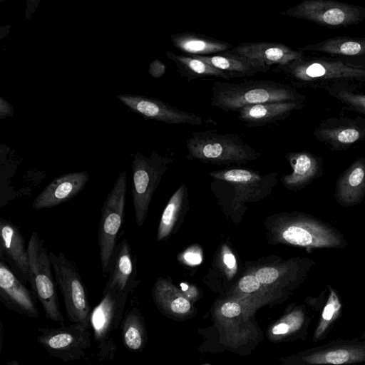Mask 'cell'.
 <instances>
[{
  "label": "cell",
  "mask_w": 365,
  "mask_h": 365,
  "mask_svg": "<svg viewBox=\"0 0 365 365\" xmlns=\"http://www.w3.org/2000/svg\"><path fill=\"white\" fill-rule=\"evenodd\" d=\"M211 91V105L225 112L238 111L250 105L299 101L301 98L292 88L272 80H249L239 83L215 81Z\"/></svg>",
  "instance_id": "obj_1"
},
{
  "label": "cell",
  "mask_w": 365,
  "mask_h": 365,
  "mask_svg": "<svg viewBox=\"0 0 365 365\" xmlns=\"http://www.w3.org/2000/svg\"><path fill=\"white\" fill-rule=\"evenodd\" d=\"M187 158L215 164L245 163L256 160L259 153L233 133L217 130L195 131L186 141Z\"/></svg>",
  "instance_id": "obj_2"
},
{
  "label": "cell",
  "mask_w": 365,
  "mask_h": 365,
  "mask_svg": "<svg viewBox=\"0 0 365 365\" xmlns=\"http://www.w3.org/2000/svg\"><path fill=\"white\" fill-rule=\"evenodd\" d=\"M280 242L296 245L311 252L315 249L345 248L347 240L329 223L304 213L286 215L278 228Z\"/></svg>",
  "instance_id": "obj_3"
},
{
  "label": "cell",
  "mask_w": 365,
  "mask_h": 365,
  "mask_svg": "<svg viewBox=\"0 0 365 365\" xmlns=\"http://www.w3.org/2000/svg\"><path fill=\"white\" fill-rule=\"evenodd\" d=\"M128 294L105 287L101 300L91 311L90 324L100 362L115 358L118 349L115 334L122 322Z\"/></svg>",
  "instance_id": "obj_4"
},
{
  "label": "cell",
  "mask_w": 365,
  "mask_h": 365,
  "mask_svg": "<svg viewBox=\"0 0 365 365\" xmlns=\"http://www.w3.org/2000/svg\"><path fill=\"white\" fill-rule=\"evenodd\" d=\"M29 261V284L35 298L43 307L46 317L63 325L56 287L51 271L49 255L43 240L33 232L27 246Z\"/></svg>",
  "instance_id": "obj_5"
},
{
  "label": "cell",
  "mask_w": 365,
  "mask_h": 365,
  "mask_svg": "<svg viewBox=\"0 0 365 365\" xmlns=\"http://www.w3.org/2000/svg\"><path fill=\"white\" fill-rule=\"evenodd\" d=\"M56 284L63 297L70 322L91 328V309L86 288L76 265L62 252L48 253Z\"/></svg>",
  "instance_id": "obj_6"
},
{
  "label": "cell",
  "mask_w": 365,
  "mask_h": 365,
  "mask_svg": "<svg viewBox=\"0 0 365 365\" xmlns=\"http://www.w3.org/2000/svg\"><path fill=\"white\" fill-rule=\"evenodd\" d=\"M127 188L126 171H122L103 202L98 230V245L102 272H108V265L117 245V237L121 228L125 205Z\"/></svg>",
  "instance_id": "obj_7"
},
{
  "label": "cell",
  "mask_w": 365,
  "mask_h": 365,
  "mask_svg": "<svg viewBox=\"0 0 365 365\" xmlns=\"http://www.w3.org/2000/svg\"><path fill=\"white\" fill-rule=\"evenodd\" d=\"M281 360L289 365L365 364V340L361 336L334 339Z\"/></svg>",
  "instance_id": "obj_8"
},
{
  "label": "cell",
  "mask_w": 365,
  "mask_h": 365,
  "mask_svg": "<svg viewBox=\"0 0 365 365\" xmlns=\"http://www.w3.org/2000/svg\"><path fill=\"white\" fill-rule=\"evenodd\" d=\"M172 160L153 153L150 157L137 153L132 162L131 194L137 225L145 222L153 195Z\"/></svg>",
  "instance_id": "obj_9"
},
{
  "label": "cell",
  "mask_w": 365,
  "mask_h": 365,
  "mask_svg": "<svg viewBox=\"0 0 365 365\" xmlns=\"http://www.w3.org/2000/svg\"><path fill=\"white\" fill-rule=\"evenodd\" d=\"M38 331L37 342L51 356L64 362L85 358L91 346L89 329L79 324L41 327Z\"/></svg>",
  "instance_id": "obj_10"
},
{
  "label": "cell",
  "mask_w": 365,
  "mask_h": 365,
  "mask_svg": "<svg viewBox=\"0 0 365 365\" xmlns=\"http://www.w3.org/2000/svg\"><path fill=\"white\" fill-rule=\"evenodd\" d=\"M273 72L283 74L293 83L317 80L365 77V69L341 61H306L302 58L278 66Z\"/></svg>",
  "instance_id": "obj_11"
},
{
  "label": "cell",
  "mask_w": 365,
  "mask_h": 365,
  "mask_svg": "<svg viewBox=\"0 0 365 365\" xmlns=\"http://www.w3.org/2000/svg\"><path fill=\"white\" fill-rule=\"evenodd\" d=\"M280 14L329 26H341L357 22L361 12L358 8L344 3L306 0Z\"/></svg>",
  "instance_id": "obj_12"
},
{
  "label": "cell",
  "mask_w": 365,
  "mask_h": 365,
  "mask_svg": "<svg viewBox=\"0 0 365 365\" xmlns=\"http://www.w3.org/2000/svg\"><path fill=\"white\" fill-rule=\"evenodd\" d=\"M324 296L309 298L304 304H293L268 330V336L274 341L303 340L309 329L324 305Z\"/></svg>",
  "instance_id": "obj_13"
},
{
  "label": "cell",
  "mask_w": 365,
  "mask_h": 365,
  "mask_svg": "<svg viewBox=\"0 0 365 365\" xmlns=\"http://www.w3.org/2000/svg\"><path fill=\"white\" fill-rule=\"evenodd\" d=\"M253 312L255 310L245 301L234 298L216 308L215 320L230 346L242 345L253 335V325L250 321Z\"/></svg>",
  "instance_id": "obj_14"
},
{
  "label": "cell",
  "mask_w": 365,
  "mask_h": 365,
  "mask_svg": "<svg viewBox=\"0 0 365 365\" xmlns=\"http://www.w3.org/2000/svg\"><path fill=\"white\" fill-rule=\"evenodd\" d=\"M0 301L13 312L34 319L38 317L36 299L32 291L2 258L0 260Z\"/></svg>",
  "instance_id": "obj_15"
},
{
  "label": "cell",
  "mask_w": 365,
  "mask_h": 365,
  "mask_svg": "<svg viewBox=\"0 0 365 365\" xmlns=\"http://www.w3.org/2000/svg\"><path fill=\"white\" fill-rule=\"evenodd\" d=\"M231 49L259 67L262 73L267 72L272 66L299 59L304 55L285 44L272 42L241 43Z\"/></svg>",
  "instance_id": "obj_16"
},
{
  "label": "cell",
  "mask_w": 365,
  "mask_h": 365,
  "mask_svg": "<svg viewBox=\"0 0 365 365\" xmlns=\"http://www.w3.org/2000/svg\"><path fill=\"white\" fill-rule=\"evenodd\" d=\"M118 98L131 109L153 120L168 124L200 125L202 119L193 113L182 110L154 98L120 96Z\"/></svg>",
  "instance_id": "obj_17"
},
{
  "label": "cell",
  "mask_w": 365,
  "mask_h": 365,
  "mask_svg": "<svg viewBox=\"0 0 365 365\" xmlns=\"http://www.w3.org/2000/svg\"><path fill=\"white\" fill-rule=\"evenodd\" d=\"M108 273L109 277L106 287L130 293L137 287L136 257L125 237L117 243L110 259Z\"/></svg>",
  "instance_id": "obj_18"
},
{
  "label": "cell",
  "mask_w": 365,
  "mask_h": 365,
  "mask_svg": "<svg viewBox=\"0 0 365 365\" xmlns=\"http://www.w3.org/2000/svg\"><path fill=\"white\" fill-rule=\"evenodd\" d=\"M89 175L87 172H74L55 178L34 199L35 210L49 208L70 200L86 186Z\"/></svg>",
  "instance_id": "obj_19"
},
{
  "label": "cell",
  "mask_w": 365,
  "mask_h": 365,
  "mask_svg": "<svg viewBox=\"0 0 365 365\" xmlns=\"http://www.w3.org/2000/svg\"><path fill=\"white\" fill-rule=\"evenodd\" d=\"M0 239L1 255H5L6 261L11 262L17 276L24 284L29 282L28 250L19 227L10 221L1 218Z\"/></svg>",
  "instance_id": "obj_20"
},
{
  "label": "cell",
  "mask_w": 365,
  "mask_h": 365,
  "mask_svg": "<svg viewBox=\"0 0 365 365\" xmlns=\"http://www.w3.org/2000/svg\"><path fill=\"white\" fill-rule=\"evenodd\" d=\"M365 196V158L353 162L339 176L336 183L334 198L342 207L361 202Z\"/></svg>",
  "instance_id": "obj_21"
},
{
  "label": "cell",
  "mask_w": 365,
  "mask_h": 365,
  "mask_svg": "<svg viewBox=\"0 0 365 365\" xmlns=\"http://www.w3.org/2000/svg\"><path fill=\"white\" fill-rule=\"evenodd\" d=\"M302 107L299 101L269 102L247 106L237 112L240 120L247 126L258 127L277 123Z\"/></svg>",
  "instance_id": "obj_22"
},
{
  "label": "cell",
  "mask_w": 365,
  "mask_h": 365,
  "mask_svg": "<svg viewBox=\"0 0 365 365\" xmlns=\"http://www.w3.org/2000/svg\"><path fill=\"white\" fill-rule=\"evenodd\" d=\"M287 158L293 169L292 173L284 177L286 187L300 190L322 175V163L307 152L289 153Z\"/></svg>",
  "instance_id": "obj_23"
},
{
  "label": "cell",
  "mask_w": 365,
  "mask_h": 365,
  "mask_svg": "<svg viewBox=\"0 0 365 365\" xmlns=\"http://www.w3.org/2000/svg\"><path fill=\"white\" fill-rule=\"evenodd\" d=\"M152 294L159 310L170 317H183L190 314L192 304L170 282L158 278L153 287Z\"/></svg>",
  "instance_id": "obj_24"
},
{
  "label": "cell",
  "mask_w": 365,
  "mask_h": 365,
  "mask_svg": "<svg viewBox=\"0 0 365 365\" xmlns=\"http://www.w3.org/2000/svg\"><path fill=\"white\" fill-rule=\"evenodd\" d=\"M171 42L177 49L195 56L218 54L232 48L226 41L189 31L173 34Z\"/></svg>",
  "instance_id": "obj_25"
},
{
  "label": "cell",
  "mask_w": 365,
  "mask_h": 365,
  "mask_svg": "<svg viewBox=\"0 0 365 365\" xmlns=\"http://www.w3.org/2000/svg\"><path fill=\"white\" fill-rule=\"evenodd\" d=\"M191 56L223 71L229 79L252 76L257 73H262L259 67L232 49L211 56Z\"/></svg>",
  "instance_id": "obj_26"
},
{
  "label": "cell",
  "mask_w": 365,
  "mask_h": 365,
  "mask_svg": "<svg viewBox=\"0 0 365 365\" xmlns=\"http://www.w3.org/2000/svg\"><path fill=\"white\" fill-rule=\"evenodd\" d=\"M328 295L324 302L312 335L315 343L324 340L332 331L342 314L343 304L337 292L328 286Z\"/></svg>",
  "instance_id": "obj_27"
},
{
  "label": "cell",
  "mask_w": 365,
  "mask_h": 365,
  "mask_svg": "<svg viewBox=\"0 0 365 365\" xmlns=\"http://www.w3.org/2000/svg\"><path fill=\"white\" fill-rule=\"evenodd\" d=\"M165 54L175 63L180 74L188 81L205 77H217L229 80L223 71L193 56L178 55L170 51H167Z\"/></svg>",
  "instance_id": "obj_28"
},
{
  "label": "cell",
  "mask_w": 365,
  "mask_h": 365,
  "mask_svg": "<svg viewBox=\"0 0 365 365\" xmlns=\"http://www.w3.org/2000/svg\"><path fill=\"white\" fill-rule=\"evenodd\" d=\"M122 339L125 347L130 351H141L147 341L145 322L140 311L133 308L122 323Z\"/></svg>",
  "instance_id": "obj_29"
},
{
  "label": "cell",
  "mask_w": 365,
  "mask_h": 365,
  "mask_svg": "<svg viewBox=\"0 0 365 365\" xmlns=\"http://www.w3.org/2000/svg\"><path fill=\"white\" fill-rule=\"evenodd\" d=\"M299 51H318L327 53L356 56L365 53V38L335 37L313 45L298 48Z\"/></svg>",
  "instance_id": "obj_30"
},
{
  "label": "cell",
  "mask_w": 365,
  "mask_h": 365,
  "mask_svg": "<svg viewBox=\"0 0 365 365\" xmlns=\"http://www.w3.org/2000/svg\"><path fill=\"white\" fill-rule=\"evenodd\" d=\"M183 186L179 188L167 204L159 223L157 239H165L172 232L182 206Z\"/></svg>",
  "instance_id": "obj_31"
},
{
  "label": "cell",
  "mask_w": 365,
  "mask_h": 365,
  "mask_svg": "<svg viewBox=\"0 0 365 365\" xmlns=\"http://www.w3.org/2000/svg\"><path fill=\"white\" fill-rule=\"evenodd\" d=\"M323 138L335 145H347L357 141L361 136L360 131L351 127L325 130Z\"/></svg>",
  "instance_id": "obj_32"
},
{
  "label": "cell",
  "mask_w": 365,
  "mask_h": 365,
  "mask_svg": "<svg viewBox=\"0 0 365 365\" xmlns=\"http://www.w3.org/2000/svg\"><path fill=\"white\" fill-rule=\"evenodd\" d=\"M279 270L274 267H262L258 269L255 276L262 285H268L276 282L280 278Z\"/></svg>",
  "instance_id": "obj_33"
},
{
  "label": "cell",
  "mask_w": 365,
  "mask_h": 365,
  "mask_svg": "<svg viewBox=\"0 0 365 365\" xmlns=\"http://www.w3.org/2000/svg\"><path fill=\"white\" fill-rule=\"evenodd\" d=\"M338 98L353 108L365 113V95L342 91L339 93Z\"/></svg>",
  "instance_id": "obj_34"
},
{
  "label": "cell",
  "mask_w": 365,
  "mask_h": 365,
  "mask_svg": "<svg viewBox=\"0 0 365 365\" xmlns=\"http://www.w3.org/2000/svg\"><path fill=\"white\" fill-rule=\"evenodd\" d=\"M262 284L253 274L245 275L238 283L239 290L245 294H252L261 289Z\"/></svg>",
  "instance_id": "obj_35"
},
{
  "label": "cell",
  "mask_w": 365,
  "mask_h": 365,
  "mask_svg": "<svg viewBox=\"0 0 365 365\" xmlns=\"http://www.w3.org/2000/svg\"><path fill=\"white\" fill-rule=\"evenodd\" d=\"M166 71L165 65L158 59L153 61L149 67L150 74L156 78H158L164 75Z\"/></svg>",
  "instance_id": "obj_36"
},
{
  "label": "cell",
  "mask_w": 365,
  "mask_h": 365,
  "mask_svg": "<svg viewBox=\"0 0 365 365\" xmlns=\"http://www.w3.org/2000/svg\"><path fill=\"white\" fill-rule=\"evenodd\" d=\"M185 260L191 264H198L202 261V257L200 254L195 252H188L185 255Z\"/></svg>",
  "instance_id": "obj_37"
},
{
  "label": "cell",
  "mask_w": 365,
  "mask_h": 365,
  "mask_svg": "<svg viewBox=\"0 0 365 365\" xmlns=\"http://www.w3.org/2000/svg\"><path fill=\"white\" fill-rule=\"evenodd\" d=\"M223 260L225 265L230 269L235 267L236 265V259L232 252H228L225 253Z\"/></svg>",
  "instance_id": "obj_38"
},
{
  "label": "cell",
  "mask_w": 365,
  "mask_h": 365,
  "mask_svg": "<svg viewBox=\"0 0 365 365\" xmlns=\"http://www.w3.org/2000/svg\"><path fill=\"white\" fill-rule=\"evenodd\" d=\"M4 336V327H3L1 320L0 321V353L1 352V349H2V346H3Z\"/></svg>",
  "instance_id": "obj_39"
},
{
  "label": "cell",
  "mask_w": 365,
  "mask_h": 365,
  "mask_svg": "<svg viewBox=\"0 0 365 365\" xmlns=\"http://www.w3.org/2000/svg\"><path fill=\"white\" fill-rule=\"evenodd\" d=\"M8 365H19V362L16 360H11L7 363Z\"/></svg>",
  "instance_id": "obj_40"
},
{
  "label": "cell",
  "mask_w": 365,
  "mask_h": 365,
  "mask_svg": "<svg viewBox=\"0 0 365 365\" xmlns=\"http://www.w3.org/2000/svg\"><path fill=\"white\" fill-rule=\"evenodd\" d=\"M360 336L365 340V330L361 334Z\"/></svg>",
  "instance_id": "obj_41"
},
{
  "label": "cell",
  "mask_w": 365,
  "mask_h": 365,
  "mask_svg": "<svg viewBox=\"0 0 365 365\" xmlns=\"http://www.w3.org/2000/svg\"><path fill=\"white\" fill-rule=\"evenodd\" d=\"M280 365H289V364H280ZM360 365H365V364H360Z\"/></svg>",
  "instance_id": "obj_42"
}]
</instances>
